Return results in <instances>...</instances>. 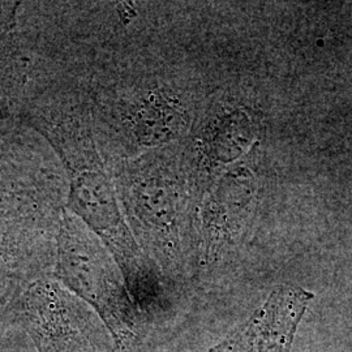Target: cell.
<instances>
[{
    "instance_id": "obj_3",
    "label": "cell",
    "mask_w": 352,
    "mask_h": 352,
    "mask_svg": "<svg viewBox=\"0 0 352 352\" xmlns=\"http://www.w3.org/2000/svg\"><path fill=\"white\" fill-rule=\"evenodd\" d=\"M69 205L72 212L111 248L132 285L146 279L148 273L124 221L118 192L98 164L87 167L75 176Z\"/></svg>"
},
{
    "instance_id": "obj_5",
    "label": "cell",
    "mask_w": 352,
    "mask_h": 352,
    "mask_svg": "<svg viewBox=\"0 0 352 352\" xmlns=\"http://www.w3.org/2000/svg\"><path fill=\"white\" fill-rule=\"evenodd\" d=\"M63 263L68 274L93 298L103 302H118L122 298L113 265L76 217L64 219Z\"/></svg>"
},
{
    "instance_id": "obj_1",
    "label": "cell",
    "mask_w": 352,
    "mask_h": 352,
    "mask_svg": "<svg viewBox=\"0 0 352 352\" xmlns=\"http://www.w3.org/2000/svg\"><path fill=\"white\" fill-rule=\"evenodd\" d=\"M192 151L179 142L158 148L128 164L119 179L126 215L164 261H175L189 231L196 182Z\"/></svg>"
},
{
    "instance_id": "obj_4",
    "label": "cell",
    "mask_w": 352,
    "mask_h": 352,
    "mask_svg": "<svg viewBox=\"0 0 352 352\" xmlns=\"http://www.w3.org/2000/svg\"><path fill=\"white\" fill-rule=\"evenodd\" d=\"M256 141L250 113L241 107H227L202 126L193 142L192 157L197 174L212 175L238 164Z\"/></svg>"
},
{
    "instance_id": "obj_2",
    "label": "cell",
    "mask_w": 352,
    "mask_h": 352,
    "mask_svg": "<svg viewBox=\"0 0 352 352\" xmlns=\"http://www.w3.org/2000/svg\"><path fill=\"white\" fill-rule=\"evenodd\" d=\"M258 192L256 173L247 164H232L215 176L199 204L204 256L218 258L240 239L251 219Z\"/></svg>"
},
{
    "instance_id": "obj_6",
    "label": "cell",
    "mask_w": 352,
    "mask_h": 352,
    "mask_svg": "<svg viewBox=\"0 0 352 352\" xmlns=\"http://www.w3.org/2000/svg\"><path fill=\"white\" fill-rule=\"evenodd\" d=\"M126 123L140 146L158 149L188 133L190 113L175 96L153 91L129 106Z\"/></svg>"
}]
</instances>
